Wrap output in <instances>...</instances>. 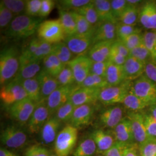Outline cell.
Wrapping results in <instances>:
<instances>
[{
  "label": "cell",
  "mask_w": 156,
  "mask_h": 156,
  "mask_svg": "<svg viewBox=\"0 0 156 156\" xmlns=\"http://www.w3.org/2000/svg\"><path fill=\"white\" fill-rule=\"evenodd\" d=\"M112 134L117 142L128 145L134 144L135 139L131 123L127 116L124 117L115 127Z\"/></svg>",
  "instance_id": "cell-18"
},
{
  "label": "cell",
  "mask_w": 156,
  "mask_h": 156,
  "mask_svg": "<svg viewBox=\"0 0 156 156\" xmlns=\"http://www.w3.org/2000/svg\"><path fill=\"white\" fill-rule=\"evenodd\" d=\"M145 63L132 56H129L123 65L126 80L134 81L144 74Z\"/></svg>",
  "instance_id": "cell-23"
},
{
  "label": "cell",
  "mask_w": 156,
  "mask_h": 156,
  "mask_svg": "<svg viewBox=\"0 0 156 156\" xmlns=\"http://www.w3.org/2000/svg\"><path fill=\"white\" fill-rule=\"evenodd\" d=\"M143 39L152 61L156 62V31H146L143 33Z\"/></svg>",
  "instance_id": "cell-40"
},
{
  "label": "cell",
  "mask_w": 156,
  "mask_h": 156,
  "mask_svg": "<svg viewBox=\"0 0 156 156\" xmlns=\"http://www.w3.org/2000/svg\"><path fill=\"white\" fill-rule=\"evenodd\" d=\"M75 107L69 100L61 106L56 112V117L61 122H70Z\"/></svg>",
  "instance_id": "cell-42"
},
{
  "label": "cell",
  "mask_w": 156,
  "mask_h": 156,
  "mask_svg": "<svg viewBox=\"0 0 156 156\" xmlns=\"http://www.w3.org/2000/svg\"><path fill=\"white\" fill-rule=\"evenodd\" d=\"M20 66L16 76L13 80L20 83L25 80L35 78L41 71L42 61L35 60L20 55Z\"/></svg>",
  "instance_id": "cell-13"
},
{
  "label": "cell",
  "mask_w": 156,
  "mask_h": 156,
  "mask_svg": "<svg viewBox=\"0 0 156 156\" xmlns=\"http://www.w3.org/2000/svg\"><path fill=\"white\" fill-rule=\"evenodd\" d=\"M50 112L44 101L36 106L33 113L27 123L28 131L31 134H37L49 120Z\"/></svg>",
  "instance_id": "cell-14"
},
{
  "label": "cell",
  "mask_w": 156,
  "mask_h": 156,
  "mask_svg": "<svg viewBox=\"0 0 156 156\" xmlns=\"http://www.w3.org/2000/svg\"><path fill=\"white\" fill-rule=\"evenodd\" d=\"M108 86L109 85L106 82L105 78L91 73L86 78L83 83L80 85V87H88L99 89H102Z\"/></svg>",
  "instance_id": "cell-38"
},
{
  "label": "cell",
  "mask_w": 156,
  "mask_h": 156,
  "mask_svg": "<svg viewBox=\"0 0 156 156\" xmlns=\"http://www.w3.org/2000/svg\"><path fill=\"white\" fill-rule=\"evenodd\" d=\"M42 4V0H28L26 1L25 13L28 16L36 17L39 16Z\"/></svg>",
  "instance_id": "cell-49"
},
{
  "label": "cell",
  "mask_w": 156,
  "mask_h": 156,
  "mask_svg": "<svg viewBox=\"0 0 156 156\" xmlns=\"http://www.w3.org/2000/svg\"><path fill=\"white\" fill-rule=\"evenodd\" d=\"M124 156H138L137 154L136 146L135 144L129 146L126 151Z\"/></svg>",
  "instance_id": "cell-59"
},
{
  "label": "cell",
  "mask_w": 156,
  "mask_h": 156,
  "mask_svg": "<svg viewBox=\"0 0 156 156\" xmlns=\"http://www.w3.org/2000/svg\"><path fill=\"white\" fill-rule=\"evenodd\" d=\"M58 19L66 37L77 33L76 22L71 12L59 10Z\"/></svg>",
  "instance_id": "cell-30"
},
{
  "label": "cell",
  "mask_w": 156,
  "mask_h": 156,
  "mask_svg": "<svg viewBox=\"0 0 156 156\" xmlns=\"http://www.w3.org/2000/svg\"><path fill=\"white\" fill-rule=\"evenodd\" d=\"M131 90L149 107L156 105V83L145 74L133 82Z\"/></svg>",
  "instance_id": "cell-6"
},
{
  "label": "cell",
  "mask_w": 156,
  "mask_h": 156,
  "mask_svg": "<svg viewBox=\"0 0 156 156\" xmlns=\"http://www.w3.org/2000/svg\"><path fill=\"white\" fill-rule=\"evenodd\" d=\"M24 156H49L46 148L39 145H33L28 147L25 151Z\"/></svg>",
  "instance_id": "cell-54"
},
{
  "label": "cell",
  "mask_w": 156,
  "mask_h": 156,
  "mask_svg": "<svg viewBox=\"0 0 156 156\" xmlns=\"http://www.w3.org/2000/svg\"><path fill=\"white\" fill-rule=\"evenodd\" d=\"M78 84L67 86H59L46 99V105L51 115L70 100L74 92L80 88Z\"/></svg>",
  "instance_id": "cell-7"
},
{
  "label": "cell",
  "mask_w": 156,
  "mask_h": 156,
  "mask_svg": "<svg viewBox=\"0 0 156 156\" xmlns=\"http://www.w3.org/2000/svg\"><path fill=\"white\" fill-rule=\"evenodd\" d=\"M42 19L20 15L15 17L7 30L6 35L12 38L26 39L37 32Z\"/></svg>",
  "instance_id": "cell-1"
},
{
  "label": "cell",
  "mask_w": 156,
  "mask_h": 156,
  "mask_svg": "<svg viewBox=\"0 0 156 156\" xmlns=\"http://www.w3.org/2000/svg\"><path fill=\"white\" fill-rule=\"evenodd\" d=\"M90 137L94 140L97 147V152L100 154L111 149L116 142L113 134L106 133L102 129L95 130Z\"/></svg>",
  "instance_id": "cell-25"
},
{
  "label": "cell",
  "mask_w": 156,
  "mask_h": 156,
  "mask_svg": "<svg viewBox=\"0 0 156 156\" xmlns=\"http://www.w3.org/2000/svg\"><path fill=\"white\" fill-rule=\"evenodd\" d=\"M14 15L9 9H8L3 2H0V26L1 28H4L11 24L13 20Z\"/></svg>",
  "instance_id": "cell-50"
},
{
  "label": "cell",
  "mask_w": 156,
  "mask_h": 156,
  "mask_svg": "<svg viewBox=\"0 0 156 156\" xmlns=\"http://www.w3.org/2000/svg\"><path fill=\"white\" fill-rule=\"evenodd\" d=\"M109 64L110 62L109 60L104 62H93L91 68V73L105 78L106 71Z\"/></svg>",
  "instance_id": "cell-53"
},
{
  "label": "cell",
  "mask_w": 156,
  "mask_h": 156,
  "mask_svg": "<svg viewBox=\"0 0 156 156\" xmlns=\"http://www.w3.org/2000/svg\"><path fill=\"white\" fill-rule=\"evenodd\" d=\"M37 34L39 39L51 45L62 42L66 38L59 19L42 22L39 25Z\"/></svg>",
  "instance_id": "cell-5"
},
{
  "label": "cell",
  "mask_w": 156,
  "mask_h": 156,
  "mask_svg": "<svg viewBox=\"0 0 156 156\" xmlns=\"http://www.w3.org/2000/svg\"><path fill=\"white\" fill-rule=\"evenodd\" d=\"M131 145L116 141L111 149L101 154L105 156H124L127 149Z\"/></svg>",
  "instance_id": "cell-51"
},
{
  "label": "cell",
  "mask_w": 156,
  "mask_h": 156,
  "mask_svg": "<svg viewBox=\"0 0 156 156\" xmlns=\"http://www.w3.org/2000/svg\"><path fill=\"white\" fill-rule=\"evenodd\" d=\"M105 79L109 86H116L122 83L126 80L123 66H118L110 62Z\"/></svg>",
  "instance_id": "cell-28"
},
{
  "label": "cell",
  "mask_w": 156,
  "mask_h": 156,
  "mask_svg": "<svg viewBox=\"0 0 156 156\" xmlns=\"http://www.w3.org/2000/svg\"><path fill=\"white\" fill-rule=\"evenodd\" d=\"M78 139V128L67 125L57 134L55 141L57 156H68L73 151Z\"/></svg>",
  "instance_id": "cell-4"
},
{
  "label": "cell",
  "mask_w": 156,
  "mask_h": 156,
  "mask_svg": "<svg viewBox=\"0 0 156 156\" xmlns=\"http://www.w3.org/2000/svg\"><path fill=\"white\" fill-rule=\"evenodd\" d=\"M28 96L21 83L12 80L1 86L0 91L1 100L5 106L9 107Z\"/></svg>",
  "instance_id": "cell-8"
},
{
  "label": "cell",
  "mask_w": 156,
  "mask_h": 156,
  "mask_svg": "<svg viewBox=\"0 0 156 156\" xmlns=\"http://www.w3.org/2000/svg\"><path fill=\"white\" fill-rule=\"evenodd\" d=\"M93 35L75 34L67 36L64 42L73 55H83L88 52L92 45Z\"/></svg>",
  "instance_id": "cell-11"
},
{
  "label": "cell",
  "mask_w": 156,
  "mask_h": 156,
  "mask_svg": "<svg viewBox=\"0 0 156 156\" xmlns=\"http://www.w3.org/2000/svg\"><path fill=\"white\" fill-rule=\"evenodd\" d=\"M6 7L13 13L14 16L20 15L23 12L25 11L26 1L23 0H3L1 1Z\"/></svg>",
  "instance_id": "cell-46"
},
{
  "label": "cell",
  "mask_w": 156,
  "mask_h": 156,
  "mask_svg": "<svg viewBox=\"0 0 156 156\" xmlns=\"http://www.w3.org/2000/svg\"><path fill=\"white\" fill-rule=\"evenodd\" d=\"M74 11L76 12L80 15H82L95 28H97L101 24L93 1L90 2L89 4L83 6Z\"/></svg>",
  "instance_id": "cell-33"
},
{
  "label": "cell",
  "mask_w": 156,
  "mask_h": 156,
  "mask_svg": "<svg viewBox=\"0 0 156 156\" xmlns=\"http://www.w3.org/2000/svg\"><path fill=\"white\" fill-rule=\"evenodd\" d=\"M120 41L130 51L144 42L143 34L141 33L133 34Z\"/></svg>",
  "instance_id": "cell-48"
},
{
  "label": "cell",
  "mask_w": 156,
  "mask_h": 156,
  "mask_svg": "<svg viewBox=\"0 0 156 156\" xmlns=\"http://www.w3.org/2000/svg\"><path fill=\"white\" fill-rule=\"evenodd\" d=\"M112 46L115 48L120 54H122L126 58H127L129 56V50H128L127 48L120 40L116 39L113 42Z\"/></svg>",
  "instance_id": "cell-58"
},
{
  "label": "cell",
  "mask_w": 156,
  "mask_h": 156,
  "mask_svg": "<svg viewBox=\"0 0 156 156\" xmlns=\"http://www.w3.org/2000/svg\"><path fill=\"white\" fill-rule=\"evenodd\" d=\"M127 117L131 121L135 141L140 145L149 140L145 128L142 111H129Z\"/></svg>",
  "instance_id": "cell-17"
},
{
  "label": "cell",
  "mask_w": 156,
  "mask_h": 156,
  "mask_svg": "<svg viewBox=\"0 0 156 156\" xmlns=\"http://www.w3.org/2000/svg\"><path fill=\"white\" fill-rule=\"evenodd\" d=\"M61 122L56 117L49 119L41 129V138L45 144H49L55 141L57 133Z\"/></svg>",
  "instance_id": "cell-26"
},
{
  "label": "cell",
  "mask_w": 156,
  "mask_h": 156,
  "mask_svg": "<svg viewBox=\"0 0 156 156\" xmlns=\"http://www.w3.org/2000/svg\"><path fill=\"white\" fill-rule=\"evenodd\" d=\"M142 29L137 25H127L122 23H116V39L122 40L129 35L135 33H141Z\"/></svg>",
  "instance_id": "cell-39"
},
{
  "label": "cell",
  "mask_w": 156,
  "mask_h": 156,
  "mask_svg": "<svg viewBox=\"0 0 156 156\" xmlns=\"http://www.w3.org/2000/svg\"><path fill=\"white\" fill-rule=\"evenodd\" d=\"M116 38V24L102 23L95 29L93 38V45L102 41H115Z\"/></svg>",
  "instance_id": "cell-24"
},
{
  "label": "cell",
  "mask_w": 156,
  "mask_h": 156,
  "mask_svg": "<svg viewBox=\"0 0 156 156\" xmlns=\"http://www.w3.org/2000/svg\"><path fill=\"white\" fill-rule=\"evenodd\" d=\"M148 111L151 112L156 120V105L149 107Z\"/></svg>",
  "instance_id": "cell-62"
},
{
  "label": "cell",
  "mask_w": 156,
  "mask_h": 156,
  "mask_svg": "<svg viewBox=\"0 0 156 156\" xmlns=\"http://www.w3.org/2000/svg\"><path fill=\"white\" fill-rule=\"evenodd\" d=\"M115 41H102L92 45L87 52V56L93 62L108 61L112 45Z\"/></svg>",
  "instance_id": "cell-21"
},
{
  "label": "cell",
  "mask_w": 156,
  "mask_h": 156,
  "mask_svg": "<svg viewBox=\"0 0 156 156\" xmlns=\"http://www.w3.org/2000/svg\"><path fill=\"white\" fill-rule=\"evenodd\" d=\"M101 23L111 22L116 24L118 22L113 16L112 11L111 1L95 0L93 1Z\"/></svg>",
  "instance_id": "cell-27"
},
{
  "label": "cell",
  "mask_w": 156,
  "mask_h": 156,
  "mask_svg": "<svg viewBox=\"0 0 156 156\" xmlns=\"http://www.w3.org/2000/svg\"><path fill=\"white\" fill-rule=\"evenodd\" d=\"M139 22L144 28L156 31V1H147L140 9Z\"/></svg>",
  "instance_id": "cell-15"
},
{
  "label": "cell",
  "mask_w": 156,
  "mask_h": 156,
  "mask_svg": "<svg viewBox=\"0 0 156 156\" xmlns=\"http://www.w3.org/2000/svg\"><path fill=\"white\" fill-rule=\"evenodd\" d=\"M44 69L52 76L56 78L66 65L63 64L54 55L50 53L43 60Z\"/></svg>",
  "instance_id": "cell-32"
},
{
  "label": "cell",
  "mask_w": 156,
  "mask_h": 156,
  "mask_svg": "<svg viewBox=\"0 0 156 156\" xmlns=\"http://www.w3.org/2000/svg\"><path fill=\"white\" fill-rule=\"evenodd\" d=\"M144 74L156 83V62L151 61L146 64Z\"/></svg>",
  "instance_id": "cell-57"
},
{
  "label": "cell",
  "mask_w": 156,
  "mask_h": 156,
  "mask_svg": "<svg viewBox=\"0 0 156 156\" xmlns=\"http://www.w3.org/2000/svg\"><path fill=\"white\" fill-rule=\"evenodd\" d=\"M104 156V155H102V154H99V155H98V156Z\"/></svg>",
  "instance_id": "cell-64"
},
{
  "label": "cell",
  "mask_w": 156,
  "mask_h": 156,
  "mask_svg": "<svg viewBox=\"0 0 156 156\" xmlns=\"http://www.w3.org/2000/svg\"><path fill=\"white\" fill-rule=\"evenodd\" d=\"M140 8L128 5L126 7L123 14L120 17L119 22L127 25H136L139 21Z\"/></svg>",
  "instance_id": "cell-37"
},
{
  "label": "cell",
  "mask_w": 156,
  "mask_h": 156,
  "mask_svg": "<svg viewBox=\"0 0 156 156\" xmlns=\"http://www.w3.org/2000/svg\"><path fill=\"white\" fill-rule=\"evenodd\" d=\"M144 1L141 0H127V2L128 5L133 6L134 7H137L142 4Z\"/></svg>",
  "instance_id": "cell-61"
},
{
  "label": "cell",
  "mask_w": 156,
  "mask_h": 156,
  "mask_svg": "<svg viewBox=\"0 0 156 156\" xmlns=\"http://www.w3.org/2000/svg\"><path fill=\"white\" fill-rule=\"evenodd\" d=\"M56 78L60 86H67L76 84L73 71L68 64L64 66L62 70Z\"/></svg>",
  "instance_id": "cell-41"
},
{
  "label": "cell",
  "mask_w": 156,
  "mask_h": 156,
  "mask_svg": "<svg viewBox=\"0 0 156 156\" xmlns=\"http://www.w3.org/2000/svg\"><path fill=\"white\" fill-rule=\"evenodd\" d=\"M123 104L129 111L131 112L142 111L146 108L149 107L146 102L134 94L131 90L125 98Z\"/></svg>",
  "instance_id": "cell-34"
},
{
  "label": "cell",
  "mask_w": 156,
  "mask_h": 156,
  "mask_svg": "<svg viewBox=\"0 0 156 156\" xmlns=\"http://www.w3.org/2000/svg\"><path fill=\"white\" fill-rule=\"evenodd\" d=\"M145 128L149 139L156 140V120L150 112L142 111Z\"/></svg>",
  "instance_id": "cell-43"
},
{
  "label": "cell",
  "mask_w": 156,
  "mask_h": 156,
  "mask_svg": "<svg viewBox=\"0 0 156 156\" xmlns=\"http://www.w3.org/2000/svg\"><path fill=\"white\" fill-rule=\"evenodd\" d=\"M20 55L14 46L7 47L0 55V83L1 86L15 78L19 69Z\"/></svg>",
  "instance_id": "cell-2"
},
{
  "label": "cell",
  "mask_w": 156,
  "mask_h": 156,
  "mask_svg": "<svg viewBox=\"0 0 156 156\" xmlns=\"http://www.w3.org/2000/svg\"><path fill=\"white\" fill-rule=\"evenodd\" d=\"M94 112V108L91 104L76 107L70 120L71 125L77 128L88 125L93 116Z\"/></svg>",
  "instance_id": "cell-19"
},
{
  "label": "cell",
  "mask_w": 156,
  "mask_h": 156,
  "mask_svg": "<svg viewBox=\"0 0 156 156\" xmlns=\"http://www.w3.org/2000/svg\"><path fill=\"white\" fill-rule=\"evenodd\" d=\"M51 53L57 57L64 65H67L73 58V54L64 42L52 45Z\"/></svg>",
  "instance_id": "cell-31"
},
{
  "label": "cell",
  "mask_w": 156,
  "mask_h": 156,
  "mask_svg": "<svg viewBox=\"0 0 156 156\" xmlns=\"http://www.w3.org/2000/svg\"><path fill=\"white\" fill-rule=\"evenodd\" d=\"M93 62L87 55H79L74 57L68 65L71 68L76 83L80 85L91 73Z\"/></svg>",
  "instance_id": "cell-12"
},
{
  "label": "cell",
  "mask_w": 156,
  "mask_h": 156,
  "mask_svg": "<svg viewBox=\"0 0 156 156\" xmlns=\"http://www.w3.org/2000/svg\"><path fill=\"white\" fill-rule=\"evenodd\" d=\"M133 81L126 80L116 86H108L101 90L99 101L106 105L123 104L126 96L131 89Z\"/></svg>",
  "instance_id": "cell-3"
},
{
  "label": "cell",
  "mask_w": 156,
  "mask_h": 156,
  "mask_svg": "<svg viewBox=\"0 0 156 156\" xmlns=\"http://www.w3.org/2000/svg\"><path fill=\"white\" fill-rule=\"evenodd\" d=\"M37 105L33 101L27 97L9 106L8 113L11 119L20 125H24L28 123Z\"/></svg>",
  "instance_id": "cell-9"
},
{
  "label": "cell",
  "mask_w": 156,
  "mask_h": 156,
  "mask_svg": "<svg viewBox=\"0 0 156 156\" xmlns=\"http://www.w3.org/2000/svg\"><path fill=\"white\" fill-rule=\"evenodd\" d=\"M123 109L119 105L112 106L101 113L100 121L102 126L114 129L123 118Z\"/></svg>",
  "instance_id": "cell-20"
},
{
  "label": "cell",
  "mask_w": 156,
  "mask_h": 156,
  "mask_svg": "<svg viewBox=\"0 0 156 156\" xmlns=\"http://www.w3.org/2000/svg\"><path fill=\"white\" fill-rule=\"evenodd\" d=\"M140 156H156V140L149 139L139 145Z\"/></svg>",
  "instance_id": "cell-47"
},
{
  "label": "cell",
  "mask_w": 156,
  "mask_h": 156,
  "mask_svg": "<svg viewBox=\"0 0 156 156\" xmlns=\"http://www.w3.org/2000/svg\"><path fill=\"white\" fill-rule=\"evenodd\" d=\"M36 77L39 82L41 95L44 101L46 100L60 86L56 78L50 75L44 68L41 69Z\"/></svg>",
  "instance_id": "cell-22"
},
{
  "label": "cell",
  "mask_w": 156,
  "mask_h": 156,
  "mask_svg": "<svg viewBox=\"0 0 156 156\" xmlns=\"http://www.w3.org/2000/svg\"><path fill=\"white\" fill-rule=\"evenodd\" d=\"M126 58L120 54L115 48L112 45L109 61L114 64L118 66H123L126 60Z\"/></svg>",
  "instance_id": "cell-55"
},
{
  "label": "cell",
  "mask_w": 156,
  "mask_h": 156,
  "mask_svg": "<svg viewBox=\"0 0 156 156\" xmlns=\"http://www.w3.org/2000/svg\"><path fill=\"white\" fill-rule=\"evenodd\" d=\"M91 1L90 0H62L58 1V2L59 10L72 11L89 4Z\"/></svg>",
  "instance_id": "cell-45"
},
{
  "label": "cell",
  "mask_w": 156,
  "mask_h": 156,
  "mask_svg": "<svg viewBox=\"0 0 156 156\" xmlns=\"http://www.w3.org/2000/svg\"><path fill=\"white\" fill-rule=\"evenodd\" d=\"M0 156H19L15 153L4 148L0 149Z\"/></svg>",
  "instance_id": "cell-60"
},
{
  "label": "cell",
  "mask_w": 156,
  "mask_h": 156,
  "mask_svg": "<svg viewBox=\"0 0 156 156\" xmlns=\"http://www.w3.org/2000/svg\"><path fill=\"white\" fill-rule=\"evenodd\" d=\"M101 90L88 87H80L76 90L71 97L70 101L75 107L93 104L99 100Z\"/></svg>",
  "instance_id": "cell-16"
},
{
  "label": "cell",
  "mask_w": 156,
  "mask_h": 156,
  "mask_svg": "<svg viewBox=\"0 0 156 156\" xmlns=\"http://www.w3.org/2000/svg\"><path fill=\"white\" fill-rule=\"evenodd\" d=\"M97 151L94 140L91 137L82 140L73 153V156H92Z\"/></svg>",
  "instance_id": "cell-35"
},
{
  "label": "cell",
  "mask_w": 156,
  "mask_h": 156,
  "mask_svg": "<svg viewBox=\"0 0 156 156\" xmlns=\"http://www.w3.org/2000/svg\"><path fill=\"white\" fill-rule=\"evenodd\" d=\"M112 11L115 19L119 22V19L123 12L127 6V2L126 0H112L111 1Z\"/></svg>",
  "instance_id": "cell-52"
},
{
  "label": "cell",
  "mask_w": 156,
  "mask_h": 156,
  "mask_svg": "<svg viewBox=\"0 0 156 156\" xmlns=\"http://www.w3.org/2000/svg\"><path fill=\"white\" fill-rule=\"evenodd\" d=\"M57 156L56 154H51V155H50V156Z\"/></svg>",
  "instance_id": "cell-63"
},
{
  "label": "cell",
  "mask_w": 156,
  "mask_h": 156,
  "mask_svg": "<svg viewBox=\"0 0 156 156\" xmlns=\"http://www.w3.org/2000/svg\"><path fill=\"white\" fill-rule=\"evenodd\" d=\"M129 56L136 58L137 60L145 63V64L152 61L151 54L144 42L135 48L130 50Z\"/></svg>",
  "instance_id": "cell-44"
},
{
  "label": "cell",
  "mask_w": 156,
  "mask_h": 156,
  "mask_svg": "<svg viewBox=\"0 0 156 156\" xmlns=\"http://www.w3.org/2000/svg\"><path fill=\"white\" fill-rule=\"evenodd\" d=\"M27 136L22 129L14 126L6 127L1 134V141L6 146L19 149L26 144Z\"/></svg>",
  "instance_id": "cell-10"
},
{
  "label": "cell",
  "mask_w": 156,
  "mask_h": 156,
  "mask_svg": "<svg viewBox=\"0 0 156 156\" xmlns=\"http://www.w3.org/2000/svg\"><path fill=\"white\" fill-rule=\"evenodd\" d=\"M23 88L26 91V93L30 100L38 104L42 101H43L41 87L37 77L25 80L21 82Z\"/></svg>",
  "instance_id": "cell-29"
},
{
  "label": "cell",
  "mask_w": 156,
  "mask_h": 156,
  "mask_svg": "<svg viewBox=\"0 0 156 156\" xmlns=\"http://www.w3.org/2000/svg\"><path fill=\"white\" fill-rule=\"evenodd\" d=\"M55 5V2L53 0H42V4L39 16L45 17L48 16Z\"/></svg>",
  "instance_id": "cell-56"
},
{
  "label": "cell",
  "mask_w": 156,
  "mask_h": 156,
  "mask_svg": "<svg viewBox=\"0 0 156 156\" xmlns=\"http://www.w3.org/2000/svg\"><path fill=\"white\" fill-rule=\"evenodd\" d=\"M71 12L76 22L77 34H91L94 35L96 28L93 27L82 15H80L78 12L74 11Z\"/></svg>",
  "instance_id": "cell-36"
}]
</instances>
